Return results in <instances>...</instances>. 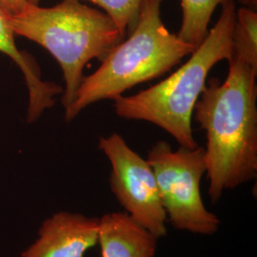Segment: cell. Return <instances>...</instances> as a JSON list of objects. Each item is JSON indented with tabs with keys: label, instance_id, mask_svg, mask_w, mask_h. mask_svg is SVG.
Wrapping results in <instances>:
<instances>
[{
	"label": "cell",
	"instance_id": "1",
	"mask_svg": "<svg viewBox=\"0 0 257 257\" xmlns=\"http://www.w3.org/2000/svg\"><path fill=\"white\" fill-rule=\"evenodd\" d=\"M226 79L212 77L194 107L206 133V175L212 204L257 175V71L231 55Z\"/></svg>",
	"mask_w": 257,
	"mask_h": 257
},
{
	"label": "cell",
	"instance_id": "2",
	"mask_svg": "<svg viewBox=\"0 0 257 257\" xmlns=\"http://www.w3.org/2000/svg\"><path fill=\"white\" fill-rule=\"evenodd\" d=\"M236 16L234 0L222 4L220 17L188 61L161 82L134 95L114 98L115 113L163 128L181 147L194 149L192 118L212 67L232 55V32Z\"/></svg>",
	"mask_w": 257,
	"mask_h": 257
},
{
	"label": "cell",
	"instance_id": "3",
	"mask_svg": "<svg viewBox=\"0 0 257 257\" xmlns=\"http://www.w3.org/2000/svg\"><path fill=\"white\" fill-rule=\"evenodd\" d=\"M162 2L143 0L130 37L110 50L93 74L83 77L74 101L65 110V119H74L92 104L113 100L138 84L162 76L197 48L166 28Z\"/></svg>",
	"mask_w": 257,
	"mask_h": 257
},
{
	"label": "cell",
	"instance_id": "4",
	"mask_svg": "<svg viewBox=\"0 0 257 257\" xmlns=\"http://www.w3.org/2000/svg\"><path fill=\"white\" fill-rule=\"evenodd\" d=\"M8 21L16 36L25 37L45 48L60 66L65 80L62 104L73 103L83 70L92 59L103 60L124 37L104 12L80 0H62L50 8L29 3Z\"/></svg>",
	"mask_w": 257,
	"mask_h": 257
},
{
	"label": "cell",
	"instance_id": "5",
	"mask_svg": "<svg viewBox=\"0 0 257 257\" xmlns=\"http://www.w3.org/2000/svg\"><path fill=\"white\" fill-rule=\"evenodd\" d=\"M147 161L156 175L167 222L176 230L200 235L215 234L220 220L206 208L200 188L206 174L204 147L180 146L175 151L162 140L151 149Z\"/></svg>",
	"mask_w": 257,
	"mask_h": 257
},
{
	"label": "cell",
	"instance_id": "6",
	"mask_svg": "<svg viewBox=\"0 0 257 257\" xmlns=\"http://www.w3.org/2000/svg\"><path fill=\"white\" fill-rule=\"evenodd\" d=\"M99 149L111 165L110 190L125 212L157 238L167 235V216L156 175L147 159L139 156L117 133L100 138Z\"/></svg>",
	"mask_w": 257,
	"mask_h": 257
},
{
	"label": "cell",
	"instance_id": "7",
	"mask_svg": "<svg viewBox=\"0 0 257 257\" xmlns=\"http://www.w3.org/2000/svg\"><path fill=\"white\" fill-rule=\"evenodd\" d=\"M99 217L59 211L43 221L38 238L21 257H84L97 245Z\"/></svg>",
	"mask_w": 257,
	"mask_h": 257
},
{
	"label": "cell",
	"instance_id": "8",
	"mask_svg": "<svg viewBox=\"0 0 257 257\" xmlns=\"http://www.w3.org/2000/svg\"><path fill=\"white\" fill-rule=\"evenodd\" d=\"M158 238L125 211L99 217L97 244L102 257H155Z\"/></svg>",
	"mask_w": 257,
	"mask_h": 257
},
{
	"label": "cell",
	"instance_id": "9",
	"mask_svg": "<svg viewBox=\"0 0 257 257\" xmlns=\"http://www.w3.org/2000/svg\"><path fill=\"white\" fill-rule=\"evenodd\" d=\"M15 33L10 26L8 15L0 9V52L9 55L18 64L25 76L29 91L28 120H37L44 110L55 104V96L63 92L62 88L53 82H45L33 60L19 52L15 42Z\"/></svg>",
	"mask_w": 257,
	"mask_h": 257
},
{
	"label": "cell",
	"instance_id": "10",
	"mask_svg": "<svg viewBox=\"0 0 257 257\" xmlns=\"http://www.w3.org/2000/svg\"><path fill=\"white\" fill-rule=\"evenodd\" d=\"M227 0H181L182 23L178 37L198 47L207 36L211 16Z\"/></svg>",
	"mask_w": 257,
	"mask_h": 257
},
{
	"label": "cell",
	"instance_id": "11",
	"mask_svg": "<svg viewBox=\"0 0 257 257\" xmlns=\"http://www.w3.org/2000/svg\"><path fill=\"white\" fill-rule=\"evenodd\" d=\"M232 55L257 71V13L241 7L236 11L232 32Z\"/></svg>",
	"mask_w": 257,
	"mask_h": 257
},
{
	"label": "cell",
	"instance_id": "12",
	"mask_svg": "<svg viewBox=\"0 0 257 257\" xmlns=\"http://www.w3.org/2000/svg\"><path fill=\"white\" fill-rule=\"evenodd\" d=\"M101 8L118 28L123 37L132 32L138 22L143 0H80Z\"/></svg>",
	"mask_w": 257,
	"mask_h": 257
},
{
	"label": "cell",
	"instance_id": "13",
	"mask_svg": "<svg viewBox=\"0 0 257 257\" xmlns=\"http://www.w3.org/2000/svg\"><path fill=\"white\" fill-rule=\"evenodd\" d=\"M28 0H0V9L9 16H17L29 5Z\"/></svg>",
	"mask_w": 257,
	"mask_h": 257
},
{
	"label": "cell",
	"instance_id": "14",
	"mask_svg": "<svg viewBox=\"0 0 257 257\" xmlns=\"http://www.w3.org/2000/svg\"><path fill=\"white\" fill-rule=\"evenodd\" d=\"M239 2H240L244 7H247V8H249V9L256 11L257 0H239Z\"/></svg>",
	"mask_w": 257,
	"mask_h": 257
},
{
	"label": "cell",
	"instance_id": "15",
	"mask_svg": "<svg viewBox=\"0 0 257 257\" xmlns=\"http://www.w3.org/2000/svg\"><path fill=\"white\" fill-rule=\"evenodd\" d=\"M31 4H35V5H38V3H39V1L40 0H28Z\"/></svg>",
	"mask_w": 257,
	"mask_h": 257
}]
</instances>
